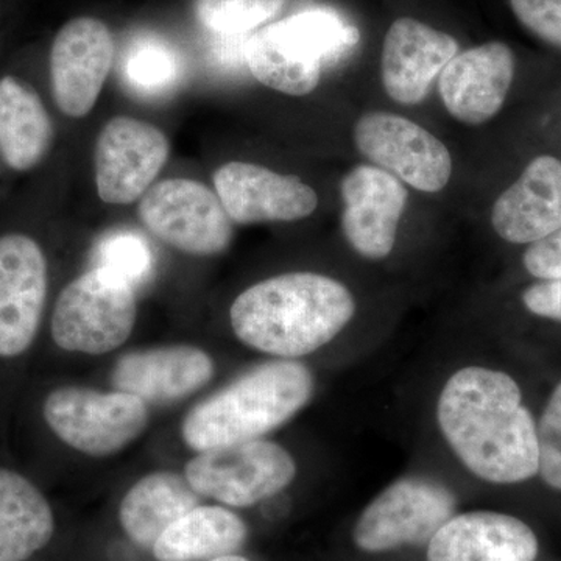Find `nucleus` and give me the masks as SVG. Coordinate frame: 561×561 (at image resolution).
Returning a JSON list of instances; mask_svg holds the SVG:
<instances>
[{
    "instance_id": "nucleus-7",
    "label": "nucleus",
    "mask_w": 561,
    "mask_h": 561,
    "mask_svg": "<svg viewBox=\"0 0 561 561\" xmlns=\"http://www.w3.org/2000/svg\"><path fill=\"white\" fill-rule=\"evenodd\" d=\"M451 490L426 478L391 483L360 513L353 541L365 553H386L424 546L456 515Z\"/></svg>"
},
{
    "instance_id": "nucleus-29",
    "label": "nucleus",
    "mask_w": 561,
    "mask_h": 561,
    "mask_svg": "<svg viewBox=\"0 0 561 561\" xmlns=\"http://www.w3.org/2000/svg\"><path fill=\"white\" fill-rule=\"evenodd\" d=\"M511 7L527 31L561 49V0H511Z\"/></svg>"
},
{
    "instance_id": "nucleus-14",
    "label": "nucleus",
    "mask_w": 561,
    "mask_h": 561,
    "mask_svg": "<svg viewBox=\"0 0 561 561\" xmlns=\"http://www.w3.org/2000/svg\"><path fill=\"white\" fill-rule=\"evenodd\" d=\"M214 186L228 217L239 225L301 220L319 206L317 192L297 175H280L253 162L221 165Z\"/></svg>"
},
{
    "instance_id": "nucleus-31",
    "label": "nucleus",
    "mask_w": 561,
    "mask_h": 561,
    "mask_svg": "<svg viewBox=\"0 0 561 561\" xmlns=\"http://www.w3.org/2000/svg\"><path fill=\"white\" fill-rule=\"evenodd\" d=\"M523 305L534 316L561 321V278L538 279L524 290Z\"/></svg>"
},
{
    "instance_id": "nucleus-20",
    "label": "nucleus",
    "mask_w": 561,
    "mask_h": 561,
    "mask_svg": "<svg viewBox=\"0 0 561 561\" xmlns=\"http://www.w3.org/2000/svg\"><path fill=\"white\" fill-rule=\"evenodd\" d=\"M491 225L505 242L535 243L561 228V161L538 157L502 192L491 210Z\"/></svg>"
},
{
    "instance_id": "nucleus-21",
    "label": "nucleus",
    "mask_w": 561,
    "mask_h": 561,
    "mask_svg": "<svg viewBox=\"0 0 561 561\" xmlns=\"http://www.w3.org/2000/svg\"><path fill=\"white\" fill-rule=\"evenodd\" d=\"M198 502L201 494L192 489L186 476L183 478L169 471L151 472L136 482L122 500V529L140 548L153 549L161 535L198 507Z\"/></svg>"
},
{
    "instance_id": "nucleus-19",
    "label": "nucleus",
    "mask_w": 561,
    "mask_h": 561,
    "mask_svg": "<svg viewBox=\"0 0 561 561\" xmlns=\"http://www.w3.org/2000/svg\"><path fill=\"white\" fill-rule=\"evenodd\" d=\"M213 376L214 360L206 351L172 345L124 354L114 365L111 382L146 404L165 405L197 393Z\"/></svg>"
},
{
    "instance_id": "nucleus-11",
    "label": "nucleus",
    "mask_w": 561,
    "mask_h": 561,
    "mask_svg": "<svg viewBox=\"0 0 561 561\" xmlns=\"http://www.w3.org/2000/svg\"><path fill=\"white\" fill-rule=\"evenodd\" d=\"M171 153L164 133L147 122L117 116L95 146V186L102 202L128 205L144 197Z\"/></svg>"
},
{
    "instance_id": "nucleus-18",
    "label": "nucleus",
    "mask_w": 561,
    "mask_h": 561,
    "mask_svg": "<svg viewBox=\"0 0 561 561\" xmlns=\"http://www.w3.org/2000/svg\"><path fill=\"white\" fill-rule=\"evenodd\" d=\"M459 54L448 33L401 18L390 25L382 47V83L387 94L402 105H416L430 92L432 81Z\"/></svg>"
},
{
    "instance_id": "nucleus-1",
    "label": "nucleus",
    "mask_w": 561,
    "mask_h": 561,
    "mask_svg": "<svg viewBox=\"0 0 561 561\" xmlns=\"http://www.w3.org/2000/svg\"><path fill=\"white\" fill-rule=\"evenodd\" d=\"M437 420L461 463L482 481L513 485L538 474L537 423L507 373H454L438 398Z\"/></svg>"
},
{
    "instance_id": "nucleus-32",
    "label": "nucleus",
    "mask_w": 561,
    "mask_h": 561,
    "mask_svg": "<svg viewBox=\"0 0 561 561\" xmlns=\"http://www.w3.org/2000/svg\"><path fill=\"white\" fill-rule=\"evenodd\" d=\"M209 561H250L245 559V557L238 556V553H231V556L219 557V559H214Z\"/></svg>"
},
{
    "instance_id": "nucleus-15",
    "label": "nucleus",
    "mask_w": 561,
    "mask_h": 561,
    "mask_svg": "<svg viewBox=\"0 0 561 561\" xmlns=\"http://www.w3.org/2000/svg\"><path fill=\"white\" fill-rule=\"evenodd\" d=\"M341 192L346 241L367 260L389 256L408 203L400 180L382 169L357 165L343 176Z\"/></svg>"
},
{
    "instance_id": "nucleus-23",
    "label": "nucleus",
    "mask_w": 561,
    "mask_h": 561,
    "mask_svg": "<svg viewBox=\"0 0 561 561\" xmlns=\"http://www.w3.org/2000/svg\"><path fill=\"white\" fill-rule=\"evenodd\" d=\"M55 519L44 494L20 472L0 468V561H25L46 548Z\"/></svg>"
},
{
    "instance_id": "nucleus-8",
    "label": "nucleus",
    "mask_w": 561,
    "mask_h": 561,
    "mask_svg": "<svg viewBox=\"0 0 561 561\" xmlns=\"http://www.w3.org/2000/svg\"><path fill=\"white\" fill-rule=\"evenodd\" d=\"M295 476L297 463L290 453L260 438L206 449L186 467V479L201 496L239 508L275 496Z\"/></svg>"
},
{
    "instance_id": "nucleus-30",
    "label": "nucleus",
    "mask_w": 561,
    "mask_h": 561,
    "mask_svg": "<svg viewBox=\"0 0 561 561\" xmlns=\"http://www.w3.org/2000/svg\"><path fill=\"white\" fill-rule=\"evenodd\" d=\"M524 267L537 279L561 278V228L531 243L523 256Z\"/></svg>"
},
{
    "instance_id": "nucleus-10",
    "label": "nucleus",
    "mask_w": 561,
    "mask_h": 561,
    "mask_svg": "<svg viewBox=\"0 0 561 561\" xmlns=\"http://www.w3.org/2000/svg\"><path fill=\"white\" fill-rule=\"evenodd\" d=\"M354 142L373 164L413 190L435 194L451 180V153L445 144L405 117L365 114L354 127Z\"/></svg>"
},
{
    "instance_id": "nucleus-17",
    "label": "nucleus",
    "mask_w": 561,
    "mask_h": 561,
    "mask_svg": "<svg viewBox=\"0 0 561 561\" xmlns=\"http://www.w3.org/2000/svg\"><path fill=\"white\" fill-rule=\"evenodd\" d=\"M540 540L508 513L478 511L448 519L427 542L426 561H535Z\"/></svg>"
},
{
    "instance_id": "nucleus-28",
    "label": "nucleus",
    "mask_w": 561,
    "mask_h": 561,
    "mask_svg": "<svg viewBox=\"0 0 561 561\" xmlns=\"http://www.w3.org/2000/svg\"><path fill=\"white\" fill-rule=\"evenodd\" d=\"M538 474L549 489L561 493V382L546 402L537 424Z\"/></svg>"
},
{
    "instance_id": "nucleus-24",
    "label": "nucleus",
    "mask_w": 561,
    "mask_h": 561,
    "mask_svg": "<svg viewBox=\"0 0 561 561\" xmlns=\"http://www.w3.org/2000/svg\"><path fill=\"white\" fill-rule=\"evenodd\" d=\"M247 538L241 516L219 505H198L172 524L151 551L158 561H209L238 552Z\"/></svg>"
},
{
    "instance_id": "nucleus-26",
    "label": "nucleus",
    "mask_w": 561,
    "mask_h": 561,
    "mask_svg": "<svg viewBox=\"0 0 561 561\" xmlns=\"http://www.w3.org/2000/svg\"><path fill=\"white\" fill-rule=\"evenodd\" d=\"M179 73L175 51L158 39L136 41L125 57V81L133 91L147 98L172 90Z\"/></svg>"
},
{
    "instance_id": "nucleus-9",
    "label": "nucleus",
    "mask_w": 561,
    "mask_h": 561,
    "mask_svg": "<svg viewBox=\"0 0 561 561\" xmlns=\"http://www.w3.org/2000/svg\"><path fill=\"white\" fill-rule=\"evenodd\" d=\"M138 210L151 234L192 256H216L232 241V220L219 195L201 181H161L144 194Z\"/></svg>"
},
{
    "instance_id": "nucleus-13",
    "label": "nucleus",
    "mask_w": 561,
    "mask_h": 561,
    "mask_svg": "<svg viewBox=\"0 0 561 561\" xmlns=\"http://www.w3.org/2000/svg\"><path fill=\"white\" fill-rule=\"evenodd\" d=\"M47 297V261L25 234L0 238V357L21 356L38 334Z\"/></svg>"
},
{
    "instance_id": "nucleus-2",
    "label": "nucleus",
    "mask_w": 561,
    "mask_h": 561,
    "mask_svg": "<svg viewBox=\"0 0 561 561\" xmlns=\"http://www.w3.org/2000/svg\"><path fill=\"white\" fill-rule=\"evenodd\" d=\"M356 312L339 280L319 273H286L254 284L232 302L236 337L280 359H297L334 341Z\"/></svg>"
},
{
    "instance_id": "nucleus-27",
    "label": "nucleus",
    "mask_w": 561,
    "mask_h": 561,
    "mask_svg": "<svg viewBox=\"0 0 561 561\" xmlns=\"http://www.w3.org/2000/svg\"><path fill=\"white\" fill-rule=\"evenodd\" d=\"M286 0H195L197 20L216 35H250L272 21Z\"/></svg>"
},
{
    "instance_id": "nucleus-12",
    "label": "nucleus",
    "mask_w": 561,
    "mask_h": 561,
    "mask_svg": "<svg viewBox=\"0 0 561 561\" xmlns=\"http://www.w3.org/2000/svg\"><path fill=\"white\" fill-rule=\"evenodd\" d=\"M114 60V39L105 22L76 18L62 25L50 49L55 103L73 119L87 116L98 103Z\"/></svg>"
},
{
    "instance_id": "nucleus-22",
    "label": "nucleus",
    "mask_w": 561,
    "mask_h": 561,
    "mask_svg": "<svg viewBox=\"0 0 561 561\" xmlns=\"http://www.w3.org/2000/svg\"><path fill=\"white\" fill-rule=\"evenodd\" d=\"M54 127L39 95L24 81L0 79V154L18 172L31 171L49 153Z\"/></svg>"
},
{
    "instance_id": "nucleus-4",
    "label": "nucleus",
    "mask_w": 561,
    "mask_h": 561,
    "mask_svg": "<svg viewBox=\"0 0 561 561\" xmlns=\"http://www.w3.org/2000/svg\"><path fill=\"white\" fill-rule=\"evenodd\" d=\"M353 35L341 14L305 10L250 36L247 66L251 76L283 94L301 98L319 87L321 69L342 60Z\"/></svg>"
},
{
    "instance_id": "nucleus-25",
    "label": "nucleus",
    "mask_w": 561,
    "mask_h": 561,
    "mask_svg": "<svg viewBox=\"0 0 561 561\" xmlns=\"http://www.w3.org/2000/svg\"><path fill=\"white\" fill-rule=\"evenodd\" d=\"M95 268L111 273L133 289L149 283L154 257L150 243L135 231L116 230L103 236L95 245Z\"/></svg>"
},
{
    "instance_id": "nucleus-3",
    "label": "nucleus",
    "mask_w": 561,
    "mask_h": 561,
    "mask_svg": "<svg viewBox=\"0 0 561 561\" xmlns=\"http://www.w3.org/2000/svg\"><path fill=\"white\" fill-rule=\"evenodd\" d=\"M313 376L306 365L280 359L260 365L201 402L181 434L195 451L257 440L308 405Z\"/></svg>"
},
{
    "instance_id": "nucleus-5",
    "label": "nucleus",
    "mask_w": 561,
    "mask_h": 561,
    "mask_svg": "<svg viewBox=\"0 0 561 561\" xmlns=\"http://www.w3.org/2000/svg\"><path fill=\"white\" fill-rule=\"evenodd\" d=\"M136 319V290L94 267L62 289L51 313V339L69 353L101 356L128 341Z\"/></svg>"
},
{
    "instance_id": "nucleus-16",
    "label": "nucleus",
    "mask_w": 561,
    "mask_h": 561,
    "mask_svg": "<svg viewBox=\"0 0 561 561\" xmlns=\"http://www.w3.org/2000/svg\"><path fill=\"white\" fill-rule=\"evenodd\" d=\"M515 79V55L491 41L457 54L440 73V94L453 117L481 125L500 113Z\"/></svg>"
},
{
    "instance_id": "nucleus-6",
    "label": "nucleus",
    "mask_w": 561,
    "mask_h": 561,
    "mask_svg": "<svg viewBox=\"0 0 561 561\" xmlns=\"http://www.w3.org/2000/svg\"><path fill=\"white\" fill-rule=\"evenodd\" d=\"M44 420L58 438L91 457L121 453L149 426L146 402L125 391L103 393L80 387L50 391Z\"/></svg>"
}]
</instances>
